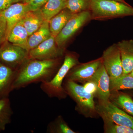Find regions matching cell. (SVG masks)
Segmentation results:
<instances>
[{"label":"cell","instance_id":"28","mask_svg":"<svg viewBox=\"0 0 133 133\" xmlns=\"http://www.w3.org/2000/svg\"><path fill=\"white\" fill-rule=\"evenodd\" d=\"M27 0H0V14L11 5L18 2H26Z\"/></svg>","mask_w":133,"mask_h":133},{"label":"cell","instance_id":"5","mask_svg":"<svg viewBox=\"0 0 133 133\" xmlns=\"http://www.w3.org/2000/svg\"><path fill=\"white\" fill-rule=\"evenodd\" d=\"M91 20L90 11H84L73 15L55 37L56 43L58 48L64 50V46L67 42Z\"/></svg>","mask_w":133,"mask_h":133},{"label":"cell","instance_id":"1","mask_svg":"<svg viewBox=\"0 0 133 133\" xmlns=\"http://www.w3.org/2000/svg\"><path fill=\"white\" fill-rule=\"evenodd\" d=\"M61 58L48 60L27 59L17 70L11 90L24 88L32 83L50 81L61 66Z\"/></svg>","mask_w":133,"mask_h":133},{"label":"cell","instance_id":"32","mask_svg":"<svg viewBox=\"0 0 133 133\" xmlns=\"http://www.w3.org/2000/svg\"><path fill=\"white\" fill-rule=\"evenodd\" d=\"M61 1H63L64 2H66L67 0H61Z\"/></svg>","mask_w":133,"mask_h":133},{"label":"cell","instance_id":"20","mask_svg":"<svg viewBox=\"0 0 133 133\" xmlns=\"http://www.w3.org/2000/svg\"><path fill=\"white\" fill-rule=\"evenodd\" d=\"M16 70L2 63L0 61V93L12 85Z\"/></svg>","mask_w":133,"mask_h":133},{"label":"cell","instance_id":"15","mask_svg":"<svg viewBox=\"0 0 133 133\" xmlns=\"http://www.w3.org/2000/svg\"><path fill=\"white\" fill-rule=\"evenodd\" d=\"M44 21L39 9L35 11L30 10L27 12L21 21L29 36L41 27Z\"/></svg>","mask_w":133,"mask_h":133},{"label":"cell","instance_id":"10","mask_svg":"<svg viewBox=\"0 0 133 133\" xmlns=\"http://www.w3.org/2000/svg\"><path fill=\"white\" fill-rule=\"evenodd\" d=\"M102 63L101 57L85 63L78 64L69 71L65 78L76 83H85L92 77Z\"/></svg>","mask_w":133,"mask_h":133},{"label":"cell","instance_id":"18","mask_svg":"<svg viewBox=\"0 0 133 133\" xmlns=\"http://www.w3.org/2000/svg\"><path fill=\"white\" fill-rule=\"evenodd\" d=\"M111 93L109 101L112 103L133 116V100L127 94L118 91Z\"/></svg>","mask_w":133,"mask_h":133},{"label":"cell","instance_id":"16","mask_svg":"<svg viewBox=\"0 0 133 133\" xmlns=\"http://www.w3.org/2000/svg\"><path fill=\"white\" fill-rule=\"evenodd\" d=\"M74 15L65 8L51 18L49 22L51 35L56 37Z\"/></svg>","mask_w":133,"mask_h":133},{"label":"cell","instance_id":"26","mask_svg":"<svg viewBox=\"0 0 133 133\" xmlns=\"http://www.w3.org/2000/svg\"><path fill=\"white\" fill-rule=\"evenodd\" d=\"M7 24L5 18L2 16L0 17V46L6 40Z\"/></svg>","mask_w":133,"mask_h":133},{"label":"cell","instance_id":"4","mask_svg":"<svg viewBox=\"0 0 133 133\" xmlns=\"http://www.w3.org/2000/svg\"><path fill=\"white\" fill-rule=\"evenodd\" d=\"M95 111L103 120L111 122L133 129V117L114 104L110 101H100L95 105Z\"/></svg>","mask_w":133,"mask_h":133},{"label":"cell","instance_id":"19","mask_svg":"<svg viewBox=\"0 0 133 133\" xmlns=\"http://www.w3.org/2000/svg\"><path fill=\"white\" fill-rule=\"evenodd\" d=\"M65 8V2L61 0H49L40 10L44 21L49 22Z\"/></svg>","mask_w":133,"mask_h":133},{"label":"cell","instance_id":"30","mask_svg":"<svg viewBox=\"0 0 133 133\" xmlns=\"http://www.w3.org/2000/svg\"><path fill=\"white\" fill-rule=\"evenodd\" d=\"M115 1H118L120 2L124 3H126V4H128L126 2L125 0H115Z\"/></svg>","mask_w":133,"mask_h":133},{"label":"cell","instance_id":"11","mask_svg":"<svg viewBox=\"0 0 133 133\" xmlns=\"http://www.w3.org/2000/svg\"><path fill=\"white\" fill-rule=\"evenodd\" d=\"M30 10L27 2H18L11 5L1 14L5 18L7 24L6 40L10 30L21 20L24 15Z\"/></svg>","mask_w":133,"mask_h":133},{"label":"cell","instance_id":"9","mask_svg":"<svg viewBox=\"0 0 133 133\" xmlns=\"http://www.w3.org/2000/svg\"><path fill=\"white\" fill-rule=\"evenodd\" d=\"M28 58V51L13 44L7 43L0 48V60L16 70Z\"/></svg>","mask_w":133,"mask_h":133},{"label":"cell","instance_id":"6","mask_svg":"<svg viewBox=\"0 0 133 133\" xmlns=\"http://www.w3.org/2000/svg\"><path fill=\"white\" fill-rule=\"evenodd\" d=\"M64 87L68 94L76 102L78 107L81 110L92 112L95 111L94 95L87 92L83 86L74 81L66 79Z\"/></svg>","mask_w":133,"mask_h":133},{"label":"cell","instance_id":"31","mask_svg":"<svg viewBox=\"0 0 133 133\" xmlns=\"http://www.w3.org/2000/svg\"><path fill=\"white\" fill-rule=\"evenodd\" d=\"M131 76H132V77H133V70H132V71H131V73L129 74Z\"/></svg>","mask_w":133,"mask_h":133},{"label":"cell","instance_id":"24","mask_svg":"<svg viewBox=\"0 0 133 133\" xmlns=\"http://www.w3.org/2000/svg\"><path fill=\"white\" fill-rule=\"evenodd\" d=\"M12 115V111L7 99H0V131L4 130L9 123Z\"/></svg>","mask_w":133,"mask_h":133},{"label":"cell","instance_id":"12","mask_svg":"<svg viewBox=\"0 0 133 133\" xmlns=\"http://www.w3.org/2000/svg\"><path fill=\"white\" fill-rule=\"evenodd\" d=\"M110 79V77L102 63L95 74L89 80L93 81L96 84L98 90L97 95L100 101H109L111 95Z\"/></svg>","mask_w":133,"mask_h":133},{"label":"cell","instance_id":"17","mask_svg":"<svg viewBox=\"0 0 133 133\" xmlns=\"http://www.w3.org/2000/svg\"><path fill=\"white\" fill-rule=\"evenodd\" d=\"M51 35L49 22L44 21L41 27L29 36L28 41L29 51L48 39Z\"/></svg>","mask_w":133,"mask_h":133},{"label":"cell","instance_id":"14","mask_svg":"<svg viewBox=\"0 0 133 133\" xmlns=\"http://www.w3.org/2000/svg\"><path fill=\"white\" fill-rule=\"evenodd\" d=\"M29 37L28 33L20 21L10 30L6 41L14 45L21 47L29 51L28 49Z\"/></svg>","mask_w":133,"mask_h":133},{"label":"cell","instance_id":"3","mask_svg":"<svg viewBox=\"0 0 133 133\" xmlns=\"http://www.w3.org/2000/svg\"><path fill=\"white\" fill-rule=\"evenodd\" d=\"M77 55L72 52H67L65 55L62 64L53 78L48 82L41 83L42 90L50 98H64L66 94L62 86L63 81L69 71L79 64Z\"/></svg>","mask_w":133,"mask_h":133},{"label":"cell","instance_id":"13","mask_svg":"<svg viewBox=\"0 0 133 133\" xmlns=\"http://www.w3.org/2000/svg\"><path fill=\"white\" fill-rule=\"evenodd\" d=\"M117 44L121 56L123 74H129L133 70V40H123Z\"/></svg>","mask_w":133,"mask_h":133},{"label":"cell","instance_id":"29","mask_svg":"<svg viewBox=\"0 0 133 133\" xmlns=\"http://www.w3.org/2000/svg\"><path fill=\"white\" fill-rule=\"evenodd\" d=\"M83 86L87 92L92 94L94 96L97 94V87L96 84L93 81H87L85 83Z\"/></svg>","mask_w":133,"mask_h":133},{"label":"cell","instance_id":"27","mask_svg":"<svg viewBox=\"0 0 133 133\" xmlns=\"http://www.w3.org/2000/svg\"><path fill=\"white\" fill-rule=\"evenodd\" d=\"M49 0H27L30 10L35 11L38 10L45 5Z\"/></svg>","mask_w":133,"mask_h":133},{"label":"cell","instance_id":"2","mask_svg":"<svg viewBox=\"0 0 133 133\" xmlns=\"http://www.w3.org/2000/svg\"><path fill=\"white\" fill-rule=\"evenodd\" d=\"M91 20L103 21L133 16V7L115 0H91Z\"/></svg>","mask_w":133,"mask_h":133},{"label":"cell","instance_id":"7","mask_svg":"<svg viewBox=\"0 0 133 133\" xmlns=\"http://www.w3.org/2000/svg\"><path fill=\"white\" fill-rule=\"evenodd\" d=\"M101 58L110 78H116L123 75L121 56L117 44H114L105 50Z\"/></svg>","mask_w":133,"mask_h":133},{"label":"cell","instance_id":"23","mask_svg":"<svg viewBox=\"0 0 133 133\" xmlns=\"http://www.w3.org/2000/svg\"><path fill=\"white\" fill-rule=\"evenodd\" d=\"M47 132L50 133H76L69 127L62 116H59L50 122L47 128Z\"/></svg>","mask_w":133,"mask_h":133},{"label":"cell","instance_id":"33","mask_svg":"<svg viewBox=\"0 0 133 133\" xmlns=\"http://www.w3.org/2000/svg\"><path fill=\"white\" fill-rule=\"evenodd\" d=\"M1 16V14H0V17Z\"/></svg>","mask_w":133,"mask_h":133},{"label":"cell","instance_id":"22","mask_svg":"<svg viewBox=\"0 0 133 133\" xmlns=\"http://www.w3.org/2000/svg\"><path fill=\"white\" fill-rule=\"evenodd\" d=\"M91 0H67L65 8L74 14L86 11H90Z\"/></svg>","mask_w":133,"mask_h":133},{"label":"cell","instance_id":"21","mask_svg":"<svg viewBox=\"0 0 133 133\" xmlns=\"http://www.w3.org/2000/svg\"><path fill=\"white\" fill-rule=\"evenodd\" d=\"M109 88L111 92L133 89V77L129 74H123L116 78H110Z\"/></svg>","mask_w":133,"mask_h":133},{"label":"cell","instance_id":"8","mask_svg":"<svg viewBox=\"0 0 133 133\" xmlns=\"http://www.w3.org/2000/svg\"><path fill=\"white\" fill-rule=\"evenodd\" d=\"M64 50L60 49L56 43L55 37L52 35L36 48L29 51V58L48 60L62 57Z\"/></svg>","mask_w":133,"mask_h":133},{"label":"cell","instance_id":"25","mask_svg":"<svg viewBox=\"0 0 133 133\" xmlns=\"http://www.w3.org/2000/svg\"><path fill=\"white\" fill-rule=\"evenodd\" d=\"M105 132L107 133H133V129L126 126L104 120Z\"/></svg>","mask_w":133,"mask_h":133}]
</instances>
